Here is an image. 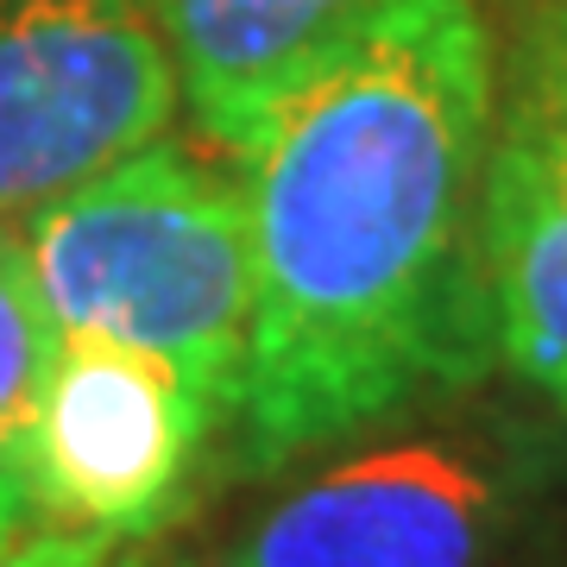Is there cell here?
I'll use <instances>...</instances> for the list:
<instances>
[{"label": "cell", "mask_w": 567, "mask_h": 567, "mask_svg": "<svg viewBox=\"0 0 567 567\" xmlns=\"http://www.w3.org/2000/svg\"><path fill=\"white\" fill-rule=\"evenodd\" d=\"M177 107L145 0H0V221L164 140Z\"/></svg>", "instance_id": "obj_4"}, {"label": "cell", "mask_w": 567, "mask_h": 567, "mask_svg": "<svg viewBox=\"0 0 567 567\" xmlns=\"http://www.w3.org/2000/svg\"><path fill=\"white\" fill-rule=\"evenodd\" d=\"M114 536L102 529H51V536H20L0 555V567H107Z\"/></svg>", "instance_id": "obj_10"}, {"label": "cell", "mask_w": 567, "mask_h": 567, "mask_svg": "<svg viewBox=\"0 0 567 567\" xmlns=\"http://www.w3.org/2000/svg\"><path fill=\"white\" fill-rule=\"evenodd\" d=\"M567 517V429H391L246 524L227 567H524Z\"/></svg>", "instance_id": "obj_3"}, {"label": "cell", "mask_w": 567, "mask_h": 567, "mask_svg": "<svg viewBox=\"0 0 567 567\" xmlns=\"http://www.w3.org/2000/svg\"><path fill=\"white\" fill-rule=\"evenodd\" d=\"M480 221L498 365L567 416V196L492 140Z\"/></svg>", "instance_id": "obj_7"}, {"label": "cell", "mask_w": 567, "mask_h": 567, "mask_svg": "<svg viewBox=\"0 0 567 567\" xmlns=\"http://www.w3.org/2000/svg\"><path fill=\"white\" fill-rule=\"evenodd\" d=\"M498 145L567 196V76L511 58V89L498 95Z\"/></svg>", "instance_id": "obj_9"}, {"label": "cell", "mask_w": 567, "mask_h": 567, "mask_svg": "<svg viewBox=\"0 0 567 567\" xmlns=\"http://www.w3.org/2000/svg\"><path fill=\"white\" fill-rule=\"evenodd\" d=\"M511 58H529L567 76V0H524L517 7V44Z\"/></svg>", "instance_id": "obj_11"}, {"label": "cell", "mask_w": 567, "mask_h": 567, "mask_svg": "<svg viewBox=\"0 0 567 567\" xmlns=\"http://www.w3.org/2000/svg\"><path fill=\"white\" fill-rule=\"evenodd\" d=\"M51 353H58V322L32 278L25 240H13V227L0 221V466L20 480L32 461V423H39Z\"/></svg>", "instance_id": "obj_8"}, {"label": "cell", "mask_w": 567, "mask_h": 567, "mask_svg": "<svg viewBox=\"0 0 567 567\" xmlns=\"http://www.w3.org/2000/svg\"><path fill=\"white\" fill-rule=\"evenodd\" d=\"M208 145H234L259 107L391 0H145Z\"/></svg>", "instance_id": "obj_6"}, {"label": "cell", "mask_w": 567, "mask_h": 567, "mask_svg": "<svg viewBox=\"0 0 567 567\" xmlns=\"http://www.w3.org/2000/svg\"><path fill=\"white\" fill-rule=\"evenodd\" d=\"M32 511H39V498H32V486H25L20 473H7L0 466V555L25 536V524H32Z\"/></svg>", "instance_id": "obj_12"}, {"label": "cell", "mask_w": 567, "mask_h": 567, "mask_svg": "<svg viewBox=\"0 0 567 567\" xmlns=\"http://www.w3.org/2000/svg\"><path fill=\"white\" fill-rule=\"evenodd\" d=\"M492 140L486 7L391 0L227 145L252 234L246 473L379 435L498 365L480 221Z\"/></svg>", "instance_id": "obj_1"}, {"label": "cell", "mask_w": 567, "mask_h": 567, "mask_svg": "<svg viewBox=\"0 0 567 567\" xmlns=\"http://www.w3.org/2000/svg\"><path fill=\"white\" fill-rule=\"evenodd\" d=\"M114 567H183V561H158V555H126V561H114Z\"/></svg>", "instance_id": "obj_13"}, {"label": "cell", "mask_w": 567, "mask_h": 567, "mask_svg": "<svg viewBox=\"0 0 567 567\" xmlns=\"http://www.w3.org/2000/svg\"><path fill=\"white\" fill-rule=\"evenodd\" d=\"M25 259L58 328L114 334L177 365L215 429H234L252 341V234L234 158L171 133L63 189L25 221Z\"/></svg>", "instance_id": "obj_2"}, {"label": "cell", "mask_w": 567, "mask_h": 567, "mask_svg": "<svg viewBox=\"0 0 567 567\" xmlns=\"http://www.w3.org/2000/svg\"><path fill=\"white\" fill-rule=\"evenodd\" d=\"M215 435L203 404L189 398L177 365L114 334L58 328V353L39 391L25 486L102 536H145L183 498L196 454Z\"/></svg>", "instance_id": "obj_5"}]
</instances>
